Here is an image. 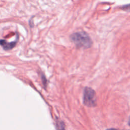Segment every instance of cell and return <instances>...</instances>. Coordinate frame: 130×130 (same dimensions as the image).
<instances>
[{
	"label": "cell",
	"instance_id": "obj_1",
	"mask_svg": "<svg viewBox=\"0 0 130 130\" xmlns=\"http://www.w3.org/2000/svg\"><path fill=\"white\" fill-rule=\"evenodd\" d=\"M72 41L78 47L88 48L91 47L92 41L89 36L84 32H77L71 36Z\"/></svg>",
	"mask_w": 130,
	"mask_h": 130
},
{
	"label": "cell",
	"instance_id": "obj_3",
	"mask_svg": "<svg viewBox=\"0 0 130 130\" xmlns=\"http://www.w3.org/2000/svg\"><path fill=\"white\" fill-rule=\"evenodd\" d=\"M0 45L5 50H9L12 49L16 45V42H7L4 40H0Z\"/></svg>",
	"mask_w": 130,
	"mask_h": 130
},
{
	"label": "cell",
	"instance_id": "obj_2",
	"mask_svg": "<svg viewBox=\"0 0 130 130\" xmlns=\"http://www.w3.org/2000/svg\"><path fill=\"white\" fill-rule=\"evenodd\" d=\"M83 103L88 107H94L96 105V96L94 91L90 87L84 90Z\"/></svg>",
	"mask_w": 130,
	"mask_h": 130
},
{
	"label": "cell",
	"instance_id": "obj_4",
	"mask_svg": "<svg viewBox=\"0 0 130 130\" xmlns=\"http://www.w3.org/2000/svg\"><path fill=\"white\" fill-rule=\"evenodd\" d=\"M123 9L124 10H125L130 11V5L123 6Z\"/></svg>",
	"mask_w": 130,
	"mask_h": 130
},
{
	"label": "cell",
	"instance_id": "obj_5",
	"mask_svg": "<svg viewBox=\"0 0 130 130\" xmlns=\"http://www.w3.org/2000/svg\"><path fill=\"white\" fill-rule=\"evenodd\" d=\"M107 130H117V129H115V128H110V129H108Z\"/></svg>",
	"mask_w": 130,
	"mask_h": 130
}]
</instances>
